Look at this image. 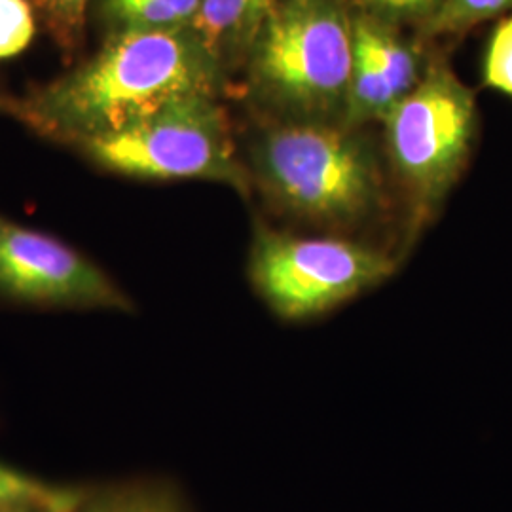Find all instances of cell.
I'll list each match as a JSON object with an SVG mask.
<instances>
[{"label": "cell", "mask_w": 512, "mask_h": 512, "mask_svg": "<svg viewBox=\"0 0 512 512\" xmlns=\"http://www.w3.org/2000/svg\"><path fill=\"white\" fill-rule=\"evenodd\" d=\"M202 0H101V12L116 31L190 27Z\"/></svg>", "instance_id": "10"}, {"label": "cell", "mask_w": 512, "mask_h": 512, "mask_svg": "<svg viewBox=\"0 0 512 512\" xmlns=\"http://www.w3.org/2000/svg\"><path fill=\"white\" fill-rule=\"evenodd\" d=\"M219 69L190 27L116 31L92 61L31 97L21 114L80 143L128 128L175 99L215 93Z\"/></svg>", "instance_id": "1"}, {"label": "cell", "mask_w": 512, "mask_h": 512, "mask_svg": "<svg viewBox=\"0 0 512 512\" xmlns=\"http://www.w3.org/2000/svg\"><path fill=\"white\" fill-rule=\"evenodd\" d=\"M0 296L33 306L133 310V302L92 260L59 239L0 215Z\"/></svg>", "instance_id": "7"}, {"label": "cell", "mask_w": 512, "mask_h": 512, "mask_svg": "<svg viewBox=\"0 0 512 512\" xmlns=\"http://www.w3.org/2000/svg\"><path fill=\"white\" fill-rule=\"evenodd\" d=\"M86 492L57 488L0 463V505H38L52 512H74Z\"/></svg>", "instance_id": "12"}, {"label": "cell", "mask_w": 512, "mask_h": 512, "mask_svg": "<svg viewBox=\"0 0 512 512\" xmlns=\"http://www.w3.org/2000/svg\"><path fill=\"white\" fill-rule=\"evenodd\" d=\"M342 122L275 120L251 148L262 190L294 217L321 226H351L384 203L372 145Z\"/></svg>", "instance_id": "2"}, {"label": "cell", "mask_w": 512, "mask_h": 512, "mask_svg": "<svg viewBox=\"0 0 512 512\" xmlns=\"http://www.w3.org/2000/svg\"><path fill=\"white\" fill-rule=\"evenodd\" d=\"M35 12L31 0H0V59L21 54L31 44Z\"/></svg>", "instance_id": "15"}, {"label": "cell", "mask_w": 512, "mask_h": 512, "mask_svg": "<svg viewBox=\"0 0 512 512\" xmlns=\"http://www.w3.org/2000/svg\"><path fill=\"white\" fill-rule=\"evenodd\" d=\"M35 10L65 44H74L84 29L90 0H31Z\"/></svg>", "instance_id": "16"}, {"label": "cell", "mask_w": 512, "mask_h": 512, "mask_svg": "<svg viewBox=\"0 0 512 512\" xmlns=\"http://www.w3.org/2000/svg\"><path fill=\"white\" fill-rule=\"evenodd\" d=\"M97 164L141 179H202L247 190L215 93L171 101L128 128L76 143Z\"/></svg>", "instance_id": "4"}, {"label": "cell", "mask_w": 512, "mask_h": 512, "mask_svg": "<svg viewBox=\"0 0 512 512\" xmlns=\"http://www.w3.org/2000/svg\"><path fill=\"white\" fill-rule=\"evenodd\" d=\"M0 512H52L38 505H25V503H16V505H0Z\"/></svg>", "instance_id": "18"}, {"label": "cell", "mask_w": 512, "mask_h": 512, "mask_svg": "<svg viewBox=\"0 0 512 512\" xmlns=\"http://www.w3.org/2000/svg\"><path fill=\"white\" fill-rule=\"evenodd\" d=\"M247 55L251 90L275 120L344 122L353 71L348 0H279Z\"/></svg>", "instance_id": "3"}, {"label": "cell", "mask_w": 512, "mask_h": 512, "mask_svg": "<svg viewBox=\"0 0 512 512\" xmlns=\"http://www.w3.org/2000/svg\"><path fill=\"white\" fill-rule=\"evenodd\" d=\"M511 12L512 0H442L435 16L425 23V31L429 35H459Z\"/></svg>", "instance_id": "13"}, {"label": "cell", "mask_w": 512, "mask_h": 512, "mask_svg": "<svg viewBox=\"0 0 512 512\" xmlns=\"http://www.w3.org/2000/svg\"><path fill=\"white\" fill-rule=\"evenodd\" d=\"M368 16L397 23H427L439 10L442 0H355Z\"/></svg>", "instance_id": "17"}, {"label": "cell", "mask_w": 512, "mask_h": 512, "mask_svg": "<svg viewBox=\"0 0 512 512\" xmlns=\"http://www.w3.org/2000/svg\"><path fill=\"white\" fill-rule=\"evenodd\" d=\"M385 150L410 200L431 213L469 164L478 114L475 93L435 61L384 118Z\"/></svg>", "instance_id": "5"}, {"label": "cell", "mask_w": 512, "mask_h": 512, "mask_svg": "<svg viewBox=\"0 0 512 512\" xmlns=\"http://www.w3.org/2000/svg\"><path fill=\"white\" fill-rule=\"evenodd\" d=\"M397 260L348 239L293 238L258 232L249 279L260 300L283 321H310L382 285Z\"/></svg>", "instance_id": "6"}, {"label": "cell", "mask_w": 512, "mask_h": 512, "mask_svg": "<svg viewBox=\"0 0 512 512\" xmlns=\"http://www.w3.org/2000/svg\"><path fill=\"white\" fill-rule=\"evenodd\" d=\"M279 0H202L190 29L222 61L239 50L249 52L264 19Z\"/></svg>", "instance_id": "9"}, {"label": "cell", "mask_w": 512, "mask_h": 512, "mask_svg": "<svg viewBox=\"0 0 512 512\" xmlns=\"http://www.w3.org/2000/svg\"><path fill=\"white\" fill-rule=\"evenodd\" d=\"M74 512H188L183 499L162 482H129L86 494Z\"/></svg>", "instance_id": "11"}, {"label": "cell", "mask_w": 512, "mask_h": 512, "mask_svg": "<svg viewBox=\"0 0 512 512\" xmlns=\"http://www.w3.org/2000/svg\"><path fill=\"white\" fill-rule=\"evenodd\" d=\"M425 71L418 48L395 25L365 12L353 16V71L342 124L361 128L370 120H384L420 84Z\"/></svg>", "instance_id": "8"}, {"label": "cell", "mask_w": 512, "mask_h": 512, "mask_svg": "<svg viewBox=\"0 0 512 512\" xmlns=\"http://www.w3.org/2000/svg\"><path fill=\"white\" fill-rule=\"evenodd\" d=\"M484 86L512 97V14L495 25L482 63Z\"/></svg>", "instance_id": "14"}]
</instances>
